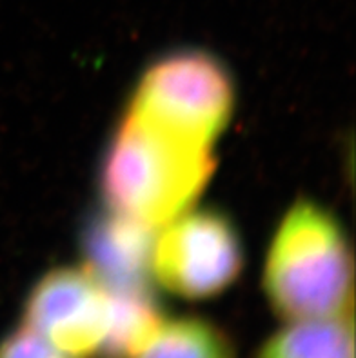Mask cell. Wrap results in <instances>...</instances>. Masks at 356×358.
Returning a JSON list of instances; mask_svg holds the SVG:
<instances>
[{"label": "cell", "mask_w": 356, "mask_h": 358, "mask_svg": "<svg viewBox=\"0 0 356 358\" xmlns=\"http://www.w3.org/2000/svg\"><path fill=\"white\" fill-rule=\"evenodd\" d=\"M213 169L211 150L126 113L106 151L100 191L109 211L158 229L193 206Z\"/></svg>", "instance_id": "6da1fadb"}, {"label": "cell", "mask_w": 356, "mask_h": 358, "mask_svg": "<svg viewBox=\"0 0 356 358\" xmlns=\"http://www.w3.org/2000/svg\"><path fill=\"white\" fill-rule=\"evenodd\" d=\"M264 291L287 322L351 313V250L327 209L300 200L284 215L264 264Z\"/></svg>", "instance_id": "7a4b0ae2"}, {"label": "cell", "mask_w": 356, "mask_h": 358, "mask_svg": "<svg viewBox=\"0 0 356 358\" xmlns=\"http://www.w3.org/2000/svg\"><path fill=\"white\" fill-rule=\"evenodd\" d=\"M233 108L235 87L224 64L204 51H176L149 66L126 113L178 141L213 150Z\"/></svg>", "instance_id": "3957f363"}, {"label": "cell", "mask_w": 356, "mask_h": 358, "mask_svg": "<svg viewBox=\"0 0 356 358\" xmlns=\"http://www.w3.org/2000/svg\"><path fill=\"white\" fill-rule=\"evenodd\" d=\"M155 235L151 277L182 299H209L233 284L243 266L238 231L218 211H184Z\"/></svg>", "instance_id": "277c9868"}, {"label": "cell", "mask_w": 356, "mask_h": 358, "mask_svg": "<svg viewBox=\"0 0 356 358\" xmlns=\"http://www.w3.org/2000/svg\"><path fill=\"white\" fill-rule=\"evenodd\" d=\"M111 299L86 268H57L36 282L24 327L71 358L97 357L108 335Z\"/></svg>", "instance_id": "5b68a950"}, {"label": "cell", "mask_w": 356, "mask_h": 358, "mask_svg": "<svg viewBox=\"0 0 356 358\" xmlns=\"http://www.w3.org/2000/svg\"><path fill=\"white\" fill-rule=\"evenodd\" d=\"M153 227L124 215H102L84 238L86 269L109 293L151 291Z\"/></svg>", "instance_id": "8992f818"}, {"label": "cell", "mask_w": 356, "mask_h": 358, "mask_svg": "<svg viewBox=\"0 0 356 358\" xmlns=\"http://www.w3.org/2000/svg\"><path fill=\"white\" fill-rule=\"evenodd\" d=\"M257 358H355L353 313L289 322L267 338Z\"/></svg>", "instance_id": "52a82bcc"}, {"label": "cell", "mask_w": 356, "mask_h": 358, "mask_svg": "<svg viewBox=\"0 0 356 358\" xmlns=\"http://www.w3.org/2000/svg\"><path fill=\"white\" fill-rule=\"evenodd\" d=\"M109 293V291H108ZM111 318L97 358H138L164 322L151 291L109 293Z\"/></svg>", "instance_id": "ba28073f"}, {"label": "cell", "mask_w": 356, "mask_h": 358, "mask_svg": "<svg viewBox=\"0 0 356 358\" xmlns=\"http://www.w3.org/2000/svg\"><path fill=\"white\" fill-rule=\"evenodd\" d=\"M138 358H235L229 336L202 318L164 320Z\"/></svg>", "instance_id": "9c48e42d"}, {"label": "cell", "mask_w": 356, "mask_h": 358, "mask_svg": "<svg viewBox=\"0 0 356 358\" xmlns=\"http://www.w3.org/2000/svg\"><path fill=\"white\" fill-rule=\"evenodd\" d=\"M0 358H71L27 327H18L0 341Z\"/></svg>", "instance_id": "30bf717a"}]
</instances>
